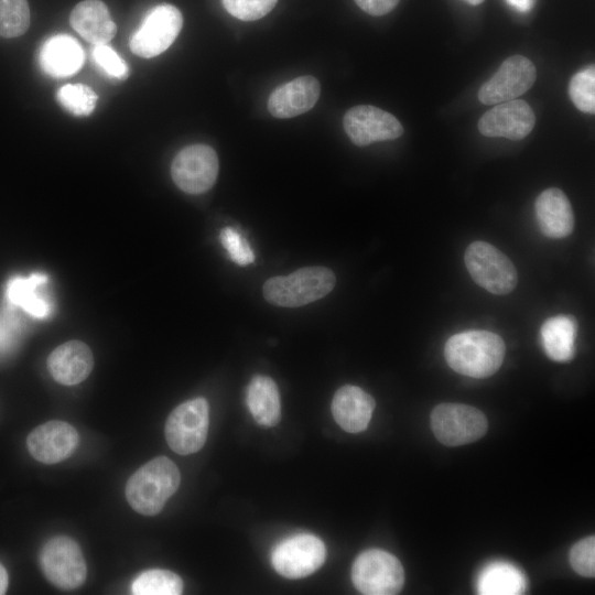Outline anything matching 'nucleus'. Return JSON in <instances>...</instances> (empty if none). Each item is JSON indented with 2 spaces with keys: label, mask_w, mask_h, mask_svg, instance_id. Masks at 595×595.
Instances as JSON below:
<instances>
[{
  "label": "nucleus",
  "mask_w": 595,
  "mask_h": 595,
  "mask_svg": "<svg viewBox=\"0 0 595 595\" xmlns=\"http://www.w3.org/2000/svg\"><path fill=\"white\" fill-rule=\"evenodd\" d=\"M375 407L376 402L370 394L359 387L346 385L335 392L332 413L343 430L359 433L367 429Z\"/></svg>",
  "instance_id": "obj_18"
},
{
  "label": "nucleus",
  "mask_w": 595,
  "mask_h": 595,
  "mask_svg": "<svg viewBox=\"0 0 595 595\" xmlns=\"http://www.w3.org/2000/svg\"><path fill=\"white\" fill-rule=\"evenodd\" d=\"M355 2L366 13L379 17L393 10L399 0H355Z\"/></svg>",
  "instance_id": "obj_35"
},
{
  "label": "nucleus",
  "mask_w": 595,
  "mask_h": 595,
  "mask_svg": "<svg viewBox=\"0 0 595 595\" xmlns=\"http://www.w3.org/2000/svg\"><path fill=\"white\" fill-rule=\"evenodd\" d=\"M219 239L235 263L247 266L253 262L255 255L249 244L237 230L231 227H225L219 234Z\"/></svg>",
  "instance_id": "obj_32"
},
{
  "label": "nucleus",
  "mask_w": 595,
  "mask_h": 595,
  "mask_svg": "<svg viewBox=\"0 0 595 595\" xmlns=\"http://www.w3.org/2000/svg\"><path fill=\"white\" fill-rule=\"evenodd\" d=\"M69 22L73 29L94 45L107 44L117 32L107 6L100 0H85L72 11Z\"/></svg>",
  "instance_id": "obj_21"
},
{
  "label": "nucleus",
  "mask_w": 595,
  "mask_h": 595,
  "mask_svg": "<svg viewBox=\"0 0 595 595\" xmlns=\"http://www.w3.org/2000/svg\"><path fill=\"white\" fill-rule=\"evenodd\" d=\"M522 572L506 562H494L484 567L477 580V592L484 595H515L526 591Z\"/></svg>",
  "instance_id": "obj_25"
},
{
  "label": "nucleus",
  "mask_w": 595,
  "mask_h": 595,
  "mask_svg": "<svg viewBox=\"0 0 595 595\" xmlns=\"http://www.w3.org/2000/svg\"><path fill=\"white\" fill-rule=\"evenodd\" d=\"M326 548L316 536L299 533L279 542L271 552V564L282 576L303 578L317 571L325 562Z\"/></svg>",
  "instance_id": "obj_9"
},
{
  "label": "nucleus",
  "mask_w": 595,
  "mask_h": 595,
  "mask_svg": "<svg viewBox=\"0 0 595 595\" xmlns=\"http://www.w3.org/2000/svg\"><path fill=\"white\" fill-rule=\"evenodd\" d=\"M79 442L77 431L63 421H50L28 435L30 454L44 464L58 463L73 454Z\"/></svg>",
  "instance_id": "obj_15"
},
{
  "label": "nucleus",
  "mask_w": 595,
  "mask_h": 595,
  "mask_svg": "<svg viewBox=\"0 0 595 595\" xmlns=\"http://www.w3.org/2000/svg\"><path fill=\"white\" fill-rule=\"evenodd\" d=\"M40 566L46 578L61 589L78 588L86 580V562L76 541L58 536L41 549Z\"/></svg>",
  "instance_id": "obj_8"
},
{
  "label": "nucleus",
  "mask_w": 595,
  "mask_h": 595,
  "mask_svg": "<svg viewBox=\"0 0 595 595\" xmlns=\"http://www.w3.org/2000/svg\"><path fill=\"white\" fill-rule=\"evenodd\" d=\"M47 366L57 382L65 386L77 385L90 374L94 366L93 354L86 344L71 340L51 353Z\"/></svg>",
  "instance_id": "obj_19"
},
{
  "label": "nucleus",
  "mask_w": 595,
  "mask_h": 595,
  "mask_svg": "<svg viewBox=\"0 0 595 595\" xmlns=\"http://www.w3.org/2000/svg\"><path fill=\"white\" fill-rule=\"evenodd\" d=\"M30 25V9L26 0H0V37H17Z\"/></svg>",
  "instance_id": "obj_27"
},
{
  "label": "nucleus",
  "mask_w": 595,
  "mask_h": 595,
  "mask_svg": "<svg viewBox=\"0 0 595 595\" xmlns=\"http://www.w3.org/2000/svg\"><path fill=\"white\" fill-rule=\"evenodd\" d=\"M57 101L75 116H88L97 104L96 93L87 85L68 84L56 93Z\"/></svg>",
  "instance_id": "obj_28"
},
{
  "label": "nucleus",
  "mask_w": 595,
  "mask_h": 595,
  "mask_svg": "<svg viewBox=\"0 0 595 595\" xmlns=\"http://www.w3.org/2000/svg\"><path fill=\"white\" fill-rule=\"evenodd\" d=\"M321 93L320 82L304 75L277 87L268 99V110L275 118H292L312 109Z\"/></svg>",
  "instance_id": "obj_16"
},
{
  "label": "nucleus",
  "mask_w": 595,
  "mask_h": 595,
  "mask_svg": "<svg viewBox=\"0 0 595 595\" xmlns=\"http://www.w3.org/2000/svg\"><path fill=\"white\" fill-rule=\"evenodd\" d=\"M472 279L490 293H510L518 283V274L510 259L485 241L472 242L464 256Z\"/></svg>",
  "instance_id": "obj_5"
},
{
  "label": "nucleus",
  "mask_w": 595,
  "mask_h": 595,
  "mask_svg": "<svg viewBox=\"0 0 595 595\" xmlns=\"http://www.w3.org/2000/svg\"><path fill=\"white\" fill-rule=\"evenodd\" d=\"M47 282L44 273H32L29 277H14L8 284L6 295L8 301L36 318H44L51 313V304L42 293Z\"/></svg>",
  "instance_id": "obj_22"
},
{
  "label": "nucleus",
  "mask_w": 595,
  "mask_h": 595,
  "mask_svg": "<svg viewBox=\"0 0 595 595\" xmlns=\"http://www.w3.org/2000/svg\"><path fill=\"white\" fill-rule=\"evenodd\" d=\"M569 95L578 110L587 113L595 112V68L593 65L572 76Z\"/></svg>",
  "instance_id": "obj_29"
},
{
  "label": "nucleus",
  "mask_w": 595,
  "mask_h": 595,
  "mask_svg": "<svg viewBox=\"0 0 595 595\" xmlns=\"http://www.w3.org/2000/svg\"><path fill=\"white\" fill-rule=\"evenodd\" d=\"M183 26V17L172 4L151 9L132 34L129 46L138 56L150 58L166 51Z\"/></svg>",
  "instance_id": "obj_10"
},
{
  "label": "nucleus",
  "mask_w": 595,
  "mask_h": 595,
  "mask_svg": "<svg viewBox=\"0 0 595 595\" xmlns=\"http://www.w3.org/2000/svg\"><path fill=\"white\" fill-rule=\"evenodd\" d=\"M246 402L248 409L262 426H274L281 419L280 394L275 382L267 376L252 377L247 387Z\"/></svg>",
  "instance_id": "obj_23"
},
{
  "label": "nucleus",
  "mask_w": 595,
  "mask_h": 595,
  "mask_svg": "<svg viewBox=\"0 0 595 595\" xmlns=\"http://www.w3.org/2000/svg\"><path fill=\"white\" fill-rule=\"evenodd\" d=\"M431 428L444 445L459 446L479 440L487 431L485 414L463 403H441L431 413Z\"/></svg>",
  "instance_id": "obj_7"
},
{
  "label": "nucleus",
  "mask_w": 595,
  "mask_h": 595,
  "mask_svg": "<svg viewBox=\"0 0 595 595\" xmlns=\"http://www.w3.org/2000/svg\"><path fill=\"white\" fill-rule=\"evenodd\" d=\"M335 281V274L327 268H302L289 275L267 280L263 284V296L279 306H302L328 294Z\"/></svg>",
  "instance_id": "obj_3"
},
{
  "label": "nucleus",
  "mask_w": 595,
  "mask_h": 595,
  "mask_svg": "<svg viewBox=\"0 0 595 595\" xmlns=\"http://www.w3.org/2000/svg\"><path fill=\"white\" fill-rule=\"evenodd\" d=\"M576 328L575 318L569 315L552 316L543 322L540 337L549 358L566 363L574 357Z\"/></svg>",
  "instance_id": "obj_24"
},
{
  "label": "nucleus",
  "mask_w": 595,
  "mask_h": 595,
  "mask_svg": "<svg viewBox=\"0 0 595 595\" xmlns=\"http://www.w3.org/2000/svg\"><path fill=\"white\" fill-rule=\"evenodd\" d=\"M93 58L109 76L118 79H125L128 76L129 69L126 62L107 44L95 45L93 48Z\"/></svg>",
  "instance_id": "obj_33"
},
{
  "label": "nucleus",
  "mask_w": 595,
  "mask_h": 595,
  "mask_svg": "<svg viewBox=\"0 0 595 595\" xmlns=\"http://www.w3.org/2000/svg\"><path fill=\"white\" fill-rule=\"evenodd\" d=\"M506 3L518 12L527 13L536 4L537 0H505Z\"/></svg>",
  "instance_id": "obj_36"
},
{
  "label": "nucleus",
  "mask_w": 595,
  "mask_h": 595,
  "mask_svg": "<svg viewBox=\"0 0 595 595\" xmlns=\"http://www.w3.org/2000/svg\"><path fill=\"white\" fill-rule=\"evenodd\" d=\"M505 343L496 333L470 329L451 336L444 346L447 365L472 378H487L502 365Z\"/></svg>",
  "instance_id": "obj_1"
},
{
  "label": "nucleus",
  "mask_w": 595,
  "mask_h": 595,
  "mask_svg": "<svg viewBox=\"0 0 595 595\" xmlns=\"http://www.w3.org/2000/svg\"><path fill=\"white\" fill-rule=\"evenodd\" d=\"M131 592L134 595H178L183 592V582L174 572L152 569L134 578Z\"/></svg>",
  "instance_id": "obj_26"
},
{
  "label": "nucleus",
  "mask_w": 595,
  "mask_h": 595,
  "mask_svg": "<svg viewBox=\"0 0 595 595\" xmlns=\"http://www.w3.org/2000/svg\"><path fill=\"white\" fill-rule=\"evenodd\" d=\"M540 231L552 239H562L574 229V213L567 196L556 187L544 190L534 203Z\"/></svg>",
  "instance_id": "obj_17"
},
{
  "label": "nucleus",
  "mask_w": 595,
  "mask_h": 595,
  "mask_svg": "<svg viewBox=\"0 0 595 595\" xmlns=\"http://www.w3.org/2000/svg\"><path fill=\"white\" fill-rule=\"evenodd\" d=\"M218 170L214 149L206 144H193L176 154L171 174L178 188L188 194H201L214 185Z\"/></svg>",
  "instance_id": "obj_11"
},
{
  "label": "nucleus",
  "mask_w": 595,
  "mask_h": 595,
  "mask_svg": "<svg viewBox=\"0 0 595 595\" xmlns=\"http://www.w3.org/2000/svg\"><path fill=\"white\" fill-rule=\"evenodd\" d=\"M343 126L349 139L358 147L375 141L394 140L403 133L402 125L393 115L369 105L347 110Z\"/></svg>",
  "instance_id": "obj_13"
},
{
  "label": "nucleus",
  "mask_w": 595,
  "mask_h": 595,
  "mask_svg": "<svg viewBox=\"0 0 595 595\" xmlns=\"http://www.w3.org/2000/svg\"><path fill=\"white\" fill-rule=\"evenodd\" d=\"M208 403L195 398L177 405L165 423L169 446L180 455L198 452L205 444L208 432Z\"/></svg>",
  "instance_id": "obj_6"
},
{
  "label": "nucleus",
  "mask_w": 595,
  "mask_h": 595,
  "mask_svg": "<svg viewBox=\"0 0 595 595\" xmlns=\"http://www.w3.org/2000/svg\"><path fill=\"white\" fill-rule=\"evenodd\" d=\"M465 1L472 6H478L483 3L485 0H465Z\"/></svg>",
  "instance_id": "obj_38"
},
{
  "label": "nucleus",
  "mask_w": 595,
  "mask_h": 595,
  "mask_svg": "<svg viewBox=\"0 0 595 595\" xmlns=\"http://www.w3.org/2000/svg\"><path fill=\"white\" fill-rule=\"evenodd\" d=\"M537 78L534 64L522 55H513L502 62L497 72L478 90L484 105L513 100L527 93Z\"/></svg>",
  "instance_id": "obj_12"
},
{
  "label": "nucleus",
  "mask_w": 595,
  "mask_h": 595,
  "mask_svg": "<svg viewBox=\"0 0 595 595\" xmlns=\"http://www.w3.org/2000/svg\"><path fill=\"white\" fill-rule=\"evenodd\" d=\"M19 331V323L11 313H0V354L12 349Z\"/></svg>",
  "instance_id": "obj_34"
},
{
  "label": "nucleus",
  "mask_w": 595,
  "mask_h": 595,
  "mask_svg": "<svg viewBox=\"0 0 595 595\" xmlns=\"http://www.w3.org/2000/svg\"><path fill=\"white\" fill-rule=\"evenodd\" d=\"M536 125V116L529 104L513 99L497 104L478 121V130L485 137L521 140Z\"/></svg>",
  "instance_id": "obj_14"
},
{
  "label": "nucleus",
  "mask_w": 595,
  "mask_h": 595,
  "mask_svg": "<svg viewBox=\"0 0 595 595\" xmlns=\"http://www.w3.org/2000/svg\"><path fill=\"white\" fill-rule=\"evenodd\" d=\"M9 577L6 569L0 564V595L4 594L8 588Z\"/></svg>",
  "instance_id": "obj_37"
},
{
  "label": "nucleus",
  "mask_w": 595,
  "mask_h": 595,
  "mask_svg": "<svg viewBox=\"0 0 595 595\" xmlns=\"http://www.w3.org/2000/svg\"><path fill=\"white\" fill-rule=\"evenodd\" d=\"M180 483L181 474L177 466L170 458L159 456L130 476L126 485V498L137 512L154 516L175 494Z\"/></svg>",
  "instance_id": "obj_2"
},
{
  "label": "nucleus",
  "mask_w": 595,
  "mask_h": 595,
  "mask_svg": "<svg viewBox=\"0 0 595 595\" xmlns=\"http://www.w3.org/2000/svg\"><path fill=\"white\" fill-rule=\"evenodd\" d=\"M355 587L366 595L398 594L404 583V571L400 561L380 549L361 552L351 566Z\"/></svg>",
  "instance_id": "obj_4"
},
{
  "label": "nucleus",
  "mask_w": 595,
  "mask_h": 595,
  "mask_svg": "<svg viewBox=\"0 0 595 595\" xmlns=\"http://www.w3.org/2000/svg\"><path fill=\"white\" fill-rule=\"evenodd\" d=\"M85 54L79 43L69 35L58 34L46 40L39 52L42 71L52 77H66L83 65Z\"/></svg>",
  "instance_id": "obj_20"
},
{
  "label": "nucleus",
  "mask_w": 595,
  "mask_h": 595,
  "mask_svg": "<svg viewBox=\"0 0 595 595\" xmlns=\"http://www.w3.org/2000/svg\"><path fill=\"white\" fill-rule=\"evenodd\" d=\"M572 569L585 577L595 575V537L589 536L577 541L570 551Z\"/></svg>",
  "instance_id": "obj_30"
},
{
  "label": "nucleus",
  "mask_w": 595,
  "mask_h": 595,
  "mask_svg": "<svg viewBox=\"0 0 595 595\" xmlns=\"http://www.w3.org/2000/svg\"><path fill=\"white\" fill-rule=\"evenodd\" d=\"M278 0H223L228 13L242 21H255L267 15Z\"/></svg>",
  "instance_id": "obj_31"
}]
</instances>
